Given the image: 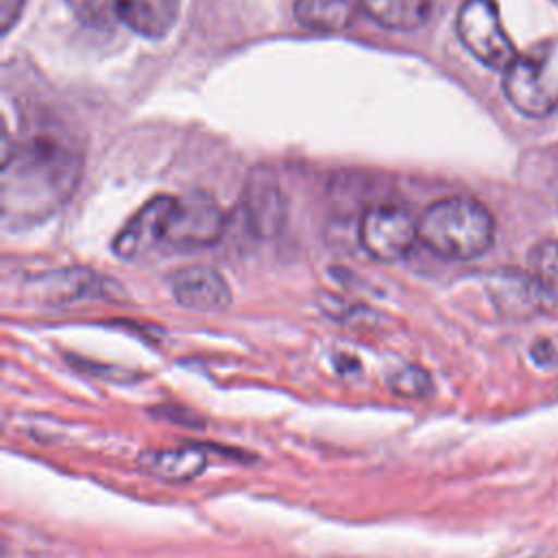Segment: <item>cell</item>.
<instances>
[{
  "label": "cell",
  "instance_id": "6da1fadb",
  "mask_svg": "<svg viewBox=\"0 0 558 558\" xmlns=\"http://www.w3.org/2000/svg\"><path fill=\"white\" fill-rule=\"evenodd\" d=\"M81 157L68 146L35 137L4 153L0 201L7 227H28L54 214L76 190Z\"/></svg>",
  "mask_w": 558,
  "mask_h": 558
},
{
  "label": "cell",
  "instance_id": "7a4b0ae2",
  "mask_svg": "<svg viewBox=\"0 0 558 558\" xmlns=\"http://www.w3.org/2000/svg\"><path fill=\"white\" fill-rule=\"evenodd\" d=\"M418 240L438 257L469 262L493 246L495 218L471 196L440 198L421 214Z\"/></svg>",
  "mask_w": 558,
  "mask_h": 558
},
{
  "label": "cell",
  "instance_id": "3957f363",
  "mask_svg": "<svg viewBox=\"0 0 558 558\" xmlns=\"http://www.w3.org/2000/svg\"><path fill=\"white\" fill-rule=\"evenodd\" d=\"M456 33L462 46L493 70L504 72L519 57L495 0H464L456 15Z\"/></svg>",
  "mask_w": 558,
  "mask_h": 558
},
{
  "label": "cell",
  "instance_id": "277c9868",
  "mask_svg": "<svg viewBox=\"0 0 558 558\" xmlns=\"http://www.w3.org/2000/svg\"><path fill=\"white\" fill-rule=\"evenodd\" d=\"M227 218L216 198L203 190L177 196L163 242L179 251L211 246L222 238Z\"/></svg>",
  "mask_w": 558,
  "mask_h": 558
},
{
  "label": "cell",
  "instance_id": "5b68a950",
  "mask_svg": "<svg viewBox=\"0 0 558 558\" xmlns=\"http://www.w3.org/2000/svg\"><path fill=\"white\" fill-rule=\"evenodd\" d=\"M362 248L377 262H399L418 240V220L395 205L371 207L357 227Z\"/></svg>",
  "mask_w": 558,
  "mask_h": 558
},
{
  "label": "cell",
  "instance_id": "8992f818",
  "mask_svg": "<svg viewBox=\"0 0 558 558\" xmlns=\"http://www.w3.org/2000/svg\"><path fill=\"white\" fill-rule=\"evenodd\" d=\"M501 87L508 102L527 118H545L558 107V83L534 57H517L504 70Z\"/></svg>",
  "mask_w": 558,
  "mask_h": 558
},
{
  "label": "cell",
  "instance_id": "52a82bcc",
  "mask_svg": "<svg viewBox=\"0 0 558 558\" xmlns=\"http://www.w3.org/2000/svg\"><path fill=\"white\" fill-rule=\"evenodd\" d=\"M488 290L497 310L512 318H527L549 312L556 303L554 288L536 277L532 270L497 272L490 277Z\"/></svg>",
  "mask_w": 558,
  "mask_h": 558
},
{
  "label": "cell",
  "instance_id": "ba28073f",
  "mask_svg": "<svg viewBox=\"0 0 558 558\" xmlns=\"http://www.w3.org/2000/svg\"><path fill=\"white\" fill-rule=\"evenodd\" d=\"M174 207L177 196L172 194H157L146 201L113 238V253L122 259H135L153 244L163 240Z\"/></svg>",
  "mask_w": 558,
  "mask_h": 558
},
{
  "label": "cell",
  "instance_id": "9c48e42d",
  "mask_svg": "<svg viewBox=\"0 0 558 558\" xmlns=\"http://www.w3.org/2000/svg\"><path fill=\"white\" fill-rule=\"evenodd\" d=\"M242 207L248 220V227L259 238H272L277 235L288 216V205L281 185L266 168H255L244 185L242 194Z\"/></svg>",
  "mask_w": 558,
  "mask_h": 558
},
{
  "label": "cell",
  "instance_id": "30bf717a",
  "mask_svg": "<svg viewBox=\"0 0 558 558\" xmlns=\"http://www.w3.org/2000/svg\"><path fill=\"white\" fill-rule=\"evenodd\" d=\"M170 288L174 301L187 310L214 312L231 303V290L225 277L209 266L181 268L172 277Z\"/></svg>",
  "mask_w": 558,
  "mask_h": 558
},
{
  "label": "cell",
  "instance_id": "8fae6325",
  "mask_svg": "<svg viewBox=\"0 0 558 558\" xmlns=\"http://www.w3.org/2000/svg\"><path fill=\"white\" fill-rule=\"evenodd\" d=\"M181 0H120V22L146 39L163 37L179 17Z\"/></svg>",
  "mask_w": 558,
  "mask_h": 558
},
{
  "label": "cell",
  "instance_id": "7c38bea8",
  "mask_svg": "<svg viewBox=\"0 0 558 558\" xmlns=\"http://www.w3.org/2000/svg\"><path fill=\"white\" fill-rule=\"evenodd\" d=\"M137 462L144 469V473L155 475L159 480L187 482L201 475V471L207 464V456L201 447H174L144 451Z\"/></svg>",
  "mask_w": 558,
  "mask_h": 558
},
{
  "label": "cell",
  "instance_id": "4fadbf2b",
  "mask_svg": "<svg viewBox=\"0 0 558 558\" xmlns=\"http://www.w3.org/2000/svg\"><path fill=\"white\" fill-rule=\"evenodd\" d=\"M366 15L390 31L421 28L432 15V0H360Z\"/></svg>",
  "mask_w": 558,
  "mask_h": 558
},
{
  "label": "cell",
  "instance_id": "5bb4252c",
  "mask_svg": "<svg viewBox=\"0 0 558 558\" xmlns=\"http://www.w3.org/2000/svg\"><path fill=\"white\" fill-rule=\"evenodd\" d=\"M353 13V0H294V20L307 31H344L351 24Z\"/></svg>",
  "mask_w": 558,
  "mask_h": 558
},
{
  "label": "cell",
  "instance_id": "9a60e30c",
  "mask_svg": "<svg viewBox=\"0 0 558 558\" xmlns=\"http://www.w3.org/2000/svg\"><path fill=\"white\" fill-rule=\"evenodd\" d=\"M65 4L83 26L96 31L120 22V0H65Z\"/></svg>",
  "mask_w": 558,
  "mask_h": 558
},
{
  "label": "cell",
  "instance_id": "2e32d148",
  "mask_svg": "<svg viewBox=\"0 0 558 558\" xmlns=\"http://www.w3.org/2000/svg\"><path fill=\"white\" fill-rule=\"evenodd\" d=\"M530 266L536 277L558 290V240H545L530 251Z\"/></svg>",
  "mask_w": 558,
  "mask_h": 558
},
{
  "label": "cell",
  "instance_id": "e0dca14e",
  "mask_svg": "<svg viewBox=\"0 0 558 558\" xmlns=\"http://www.w3.org/2000/svg\"><path fill=\"white\" fill-rule=\"evenodd\" d=\"M390 388L399 397L418 399V397H425L432 390V379H429V375L423 368L405 366V368L397 371L390 377Z\"/></svg>",
  "mask_w": 558,
  "mask_h": 558
},
{
  "label": "cell",
  "instance_id": "ac0fdd59",
  "mask_svg": "<svg viewBox=\"0 0 558 558\" xmlns=\"http://www.w3.org/2000/svg\"><path fill=\"white\" fill-rule=\"evenodd\" d=\"M24 9V0H0V28L2 33H9L13 24L20 20Z\"/></svg>",
  "mask_w": 558,
  "mask_h": 558
},
{
  "label": "cell",
  "instance_id": "d6986e66",
  "mask_svg": "<svg viewBox=\"0 0 558 558\" xmlns=\"http://www.w3.org/2000/svg\"><path fill=\"white\" fill-rule=\"evenodd\" d=\"M155 414H159V416H163L168 421H174V423H183V425H194V427L203 425V421H198V416L192 410H183L179 405L159 408V410H155Z\"/></svg>",
  "mask_w": 558,
  "mask_h": 558
},
{
  "label": "cell",
  "instance_id": "ffe728a7",
  "mask_svg": "<svg viewBox=\"0 0 558 558\" xmlns=\"http://www.w3.org/2000/svg\"><path fill=\"white\" fill-rule=\"evenodd\" d=\"M532 360L538 364V366H551L556 360H558V355H556V349L551 347V342H547V340H538L534 347H532Z\"/></svg>",
  "mask_w": 558,
  "mask_h": 558
}]
</instances>
